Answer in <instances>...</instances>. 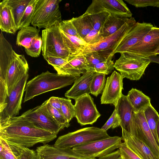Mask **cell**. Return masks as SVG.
<instances>
[{"instance_id":"45","label":"cell","mask_w":159,"mask_h":159,"mask_svg":"<svg viewBox=\"0 0 159 159\" xmlns=\"http://www.w3.org/2000/svg\"><path fill=\"white\" fill-rule=\"evenodd\" d=\"M119 126V119L115 109L109 119L101 128L107 131L110 128L114 129Z\"/></svg>"},{"instance_id":"3","label":"cell","mask_w":159,"mask_h":159,"mask_svg":"<svg viewBox=\"0 0 159 159\" xmlns=\"http://www.w3.org/2000/svg\"><path fill=\"white\" fill-rule=\"evenodd\" d=\"M110 137L107 131L101 128L88 127L59 136L54 146L57 147L72 148Z\"/></svg>"},{"instance_id":"19","label":"cell","mask_w":159,"mask_h":159,"mask_svg":"<svg viewBox=\"0 0 159 159\" xmlns=\"http://www.w3.org/2000/svg\"><path fill=\"white\" fill-rule=\"evenodd\" d=\"M114 106L122 130L127 131L130 134L132 129L134 112L126 96L122 94Z\"/></svg>"},{"instance_id":"49","label":"cell","mask_w":159,"mask_h":159,"mask_svg":"<svg viewBox=\"0 0 159 159\" xmlns=\"http://www.w3.org/2000/svg\"><path fill=\"white\" fill-rule=\"evenodd\" d=\"M98 159H122V158L119 149L109 154L98 158Z\"/></svg>"},{"instance_id":"4","label":"cell","mask_w":159,"mask_h":159,"mask_svg":"<svg viewBox=\"0 0 159 159\" xmlns=\"http://www.w3.org/2000/svg\"><path fill=\"white\" fill-rule=\"evenodd\" d=\"M120 54L114 63V67L123 78H126L132 80H139L151 63L148 57L127 52Z\"/></svg>"},{"instance_id":"42","label":"cell","mask_w":159,"mask_h":159,"mask_svg":"<svg viewBox=\"0 0 159 159\" xmlns=\"http://www.w3.org/2000/svg\"><path fill=\"white\" fill-rule=\"evenodd\" d=\"M59 26L61 30L63 32L70 35L75 36L80 38L76 28L70 20H62L59 23Z\"/></svg>"},{"instance_id":"35","label":"cell","mask_w":159,"mask_h":159,"mask_svg":"<svg viewBox=\"0 0 159 159\" xmlns=\"http://www.w3.org/2000/svg\"><path fill=\"white\" fill-rule=\"evenodd\" d=\"M37 0H31L26 8L20 22L19 29L30 25L32 21Z\"/></svg>"},{"instance_id":"12","label":"cell","mask_w":159,"mask_h":159,"mask_svg":"<svg viewBox=\"0 0 159 159\" xmlns=\"http://www.w3.org/2000/svg\"><path fill=\"white\" fill-rule=\"evenodd\" d=\"M104 11L112 16L132 17V13L122 0H93L85 13L92 14Z\"/></svg>"},{"instance_id":"9","label":"cell","mask_w":159,"mask_h":159,"mask_svg":"<svg viewBox=\"0 0 159 159\" xmlns=\"http://www.w3.org/2000/svg\"><path fill=\"white\" fill-rule=\"evenodd\" d=\"M48 102V100L40 105L27 111L22 115L37 127L57 134L61 129L49 114Z\"/></svg>"},{"instance_id":"25","label":"cell","mask_w":159,"mask_h":159,"mask_svg":"<svg viewBox=\"0 0 159 159\" xmlns=\"http://www.w3.org/2000/svg\"><path fill=\"white\" fill-rule=\"evenodd\" d=\"M129 19L110 15L99 32L103 38L108 37L120 30Z\"/></svg>"},{"instance_id":"52","label":"cell","mask_w":159,"mask_h":159,"mask_svg":"<svg viewBox=\"0 0 159 159\" xmlns=\"http://www.w3.org/2000/svg\"><path fill=\"white\" fill-rule=\"evenodd\" d=\"M159 55V49L155 53V55Z\"/></svg>"},{"instance_id":"37","label":"cell","mask_w":159,"mask_h":159,"mask_svg":"<svg viewBox=\"0 0 159 159\" xmlns=\"http://www.w3.org/2000/svg\"><path fill=\"white\" fill-rule=\"evenodd\" d=\"M60 98L61 104V111L70 122L75 117L74 105H73L70 99Z\"/></svg>"},{"instance_id":"24","label":"cell","mask_w":159,"mask_h":159,"mask_svg":"<svg viewBox=\"0 0 159 159\" xmlns=\"http://www.w3.org/2000/svg\"><path fill=\"white\" fill-rule=\"evenodd\" d=\"M126 96L134 112L143 111L147 107L151 105L150 98L142 91L136 89L132 88Z\"/></svg>"},{"instance_id":"7","label":"cell","mask_w":159,"mask_h":159,"mask_svg":"<svg viewBox=\"0 0 159 159\" xmlns=\"http://www.w3.org/2000/svg\"><path fill=\"white\" fill-rule=\"evenodd\" d=\"M136 22L134 17L129 18L128 21L115 33L103 38L97 43L87 46L82 54L101 51L104 54L113 58L119 44Z\"/></svg>"},{"instance_id":"28","label":"cell","mask_w":159,"mask_h":159,"mask_svg":"<svg viewBox=\"0 0 159 159\" xmlns=\"http://www.w3.org/2000/svg\"><path fill=\"white\" fill-rule=\"evenodd\" d=\"M31 0H6L12 8L17 30H19L20 22L23 14Z\"/></svg>"},{"instance_id":"13","label":"cell","mask_w":159,"mask_h":159,"mask_svg":"<svg viewBox=\"0 0 159 159\" xmlns=\"http://www.w3.org/2000/svg\"><path fill=\"white\" fill-rule=\"evenodd\" d=\"M75 101V117L80 125H92L100 116L93 99L89 94L84 95Z\"/></svg>"},{"instance_id":"51","label":"cell","mask_w":159,"mask_h":159,"mask_svg":"<svg viewBox=\"0 0 159 159\" xmlns=\"http://www.w3.org/2000/svg\"><path fill=\"white\" fill-rule=\"evenodd\" d=\"M157 133L158 139L159 142V121L158 122L157 126Z\"/></svg>"},{"instance_id":"21","label":"cell","mask_w":159,"mask_h":159,"mask_svg":"<svg viewBox=\"0 0 159 159\" xmlns=\"http://www.w3.org/2000/svg\"><path fill=\"white\" fill-rule=\"evenodd\" d=\"M89 70H90L87 66L84 56L81 54L70 56L67 62L57 71L59 74L79 77Z\"/></svg>"},{"instance_id":"8","label":"cell","mask_w":159,"mask_h":159,"mask_svg":"<svg viewBox=\"0 0 159 159\" xmlns=\"http://www.w3.org/2000/svg\"><path fill=\"white\" fill-rule=\"evenodd\" d=\"M122 137L110 136L106 139L78 146L72 149L85 157L92 158H99L119 148L122 143Z\"/></svg>"},{"instance_id":"29","label":"cell","mask_w":159,"mask_h":159,"mask_svg":"<svg viewBox=\"0 0 159 159\" xmlns=\"http://www.w3.org/2000/svg\"><path fill=\"white\" fill-rule=\"evenodd\" d=\"M143 111L148 125L159 147V142L157 133V128L159 121V115L152 105L147 107Z\"/></svg>"},{"instance_id":"50","label":"cell","mask_w":159,"mask_h":159,"mask_svg":"<svg viewBox=\"0 0 159 159\" xmlns=\"http://www.w3.org/2000/svg\"><path fill=\"white\" fill-rule=\"evenodd\" d=\"M151 61V62H154L159 64V56H153L149 57Z\"/></svg>"},{"instance_id":"38","label":"cell","mask_w":159,"mask_h":159,"mask_svg":"<svg viewBox=\"0 0 159 159\" xmlns=\"http://www.w3.org/2000/svg\"><path fill=\"white\" fill-rule=\"evenodd\" d=\"M42 46V38L39 36L33 40L30 47L25 48V51L29 56L32 57H38L40 55Z\"/></svg>"},{"instance_id":"17","label":"cell","mask_w":159,"mask_h":159,"mask_svg":"<svg viewBox=\"0 0 159 159\" xmlns=\"http://www.w3.org/2000/svg\"><path fill=\"white\" fill-rule=\"evenodd\" d=\"M37 159H97L80 155L72 148H59L44 144L37 148Z\"/></svg>"},{"instance_id":"15","label":"cell","mask_w":159,"mask_h":159,"mask_svg":"<svg viewBox=\"0 0 159 159\" xmlns=\"http://www.w3.org/2000/svg\"><path fill=\"white\" fill-rule=\"evenodd\" d=\"M29 69L28 64L24 55L18 54L14 51L7 75L6 84L8 96L17 83L28 73Z\"/></svg>"},{"instance_id":"10","label":"cell","mask_w":159,"mask_h":159,"mask_svg":"<svg viewBox=\"0 0 159 159\" xmlns=\"http://www.w3.org/2000/svg\"><path fill=\"white\" fill-rule=\"evenodd\" d=\"M28 77V73L24 75L8 96L5 107L0 112V124L19 114L21 108L23 96Z\"/></svg>"},{"instance_id":"46","label":"cell","mask_w":159,"mask_h":159,"mask_svg":"<svg viewBox=\"0 0 159 159\" xmlns=\"http://www.w3.org/2000/svg\"><path fill=\"white\" fill-rule=\"evenodd\" d=\"M43 57L48 64L52 66L56 71L62 67L67 61V59H64L58 57L47 56Z\"/></svg>"},{"instance_id":"5","label":"cell","mask_w":159,"mask_h":159,"mask_svg":"<svg viewBox=\"0 0 159 159\" xmlns=\"http://www.w3.org/2000/svg\"><path fill=\"white\" fill-rule=\"evenodd\" d=\"M61 0H37L31 24L45 29L62 21L59 7Z\"/></svg>"},{"instance_id":"1","label":"cell","mask_w":159,"mask_h":159,"mask_svg":"<svg viewBox=\"0 0 159 159\" xmlns=\"http://www.w3.org/2000/svg\"><path fill=\"white\" fill-rule=\"evenodd\" d=\"M57 137L55 133L37 127L22 115L0 124V138L8 143L31 147L39 143L46 144Z\"/></svg>"},{"instance_id":"36","label":"cell","mask_w":159,"mask_h":159,"mask_svg":"<svg viewBox=\"0 0 159 159\" xmlns=\"http://www.w3.org/2000/svg\"><path fill=\"white\" fill-rule=\"evenodd\" d=\"M47 107L49 114L60 126L61 129L65 128H68L70 126V122L61 112L52 107L48 102L47 104Z\"/></svg>"},{"instance_id":"33","label":"cell","mask_w":159,"mask_h":159,"mask_svg":"<svg viewBox=\"0 0 159 159\" xmlns=\"http://www.w3.org/2000/svg\"><path fill=\"white\" fill-rule=\"evenodd\" d=\"M106 75L95 73L91 82L90 93L96 97L102 92L106 84Z\"/></svg>"},{"instance_id":"48","label":"cell","mask_w":159,"mask_h":159,"mask_svg":"<svg viewBox=\"0 0 159 159\" xmlns=\"http://www.w3.org/2000/svg\"><path fill=\"white\" fill-rule=\"evenodd\" d=\"M48 100V103L52 107L61 111V104L60 98L52 97Z\"/></svg>"},{"instance_id":"34","label":"cell","mask_w":159,"mask_h":159,"mask_svg":"<svg viewBox=\"0 0 159 159\" xmlns=\"http://www.w3.org/2000/svg\"><path fill=\"white\" fill-rule=\"evenodd\" d=\"M87 66L90 70L94 71V66L97 64L109 59H112L101 51L88 52L84 54Z\"/></svg>"},{"instance_id":"44","label":"cell","mask_w":159,"mask_h":159,"mask_svg":"<svg viewBox=\"0 0 159 159\" xmlns=\"http://www.w3.org/2000/svg\"><path fill=\"white\" fill-rule=\"evenodd\" d=\"M103 39L99 31L93 29L83 40L89 45L97 43Z\"/></svg>"},{"instance_id":"43","label":"cell","mask_w":159,"mask_h":159,"mask_svg":"<svg viewBox=\"0 0 159 159\" xmlns=\"http://www.w3.org/2000/svg\"><path fill=\"white\" fill-rule=\"evenodd\" d=\"M122 159H142L134 153L124 142L119 148Z\"/></svg>"},{"instance_id":"47","label":"cell","mask_w":159,"mask_h":159,"mask_svg":"<svg viewBox=\"0 0 159 159\" xmlns=\"http://www.w3.org/2000/svg\"><path fill=\"white\" fill-rule=\"evenodd\" d=\"M8 96L6 83L0 80V112L5 107Z\"/></svg>"},{"instance_id":"40","label":"cell","mask_w":159,"mask_h":159,"mask_svg":"<svg viewBox=\"0 0 159 159\" xmlns=\"http://www.w3.org/2000/svg\"><path fill=\"white\" fill-rule=\"evenodd\" d=\"M0 159H17L8 143L0 138Z\"/></svg>"},{"instance_id":"39","label":"cell","mask_w":159,"mask_h":159,"mask_svg":"<svg viewBox=\"0 0 159 159\" xmlns=\"http://www.w3.org/2000/svg\"><path fill=\"white\" fill-rule=\"evenodd\" d=\"M112 59H109L96 65L94 67V71L106 75L110 74L114 68V63Z\"/></svg>"},{"instance_id":"41","label":"cell","mask_w":159,"mask_h":159,"mask_svg":"<svg viewBox=\"0 0 159 159\" xmlns=\"http://www.w3.org/2000/svg\"><path fill=\"white\" fill-rule=\"evenodd\" d=\"M125 1L137 8L148 6L159 8V0H125Z\"/></svg>"},{"instance_id":"23","label":"cell","mask_w":159,"mask_h":159,"mask_svg":"<svg viewBox=\"0 0 159 159\" xmlns=\"http://www.w3.org/2000/svg\"><path fill=\"white\" fill-rule=\"evenodd\" d=\"M0 28L1 32L11 34L15 33L17 30L12 8L6 0L0 2Z\"/></svg>"},{"instance_id":"18","label":"cell","mask_w":159,"mask_h":159,"mask_svg":"<svg viewBox=\"0 0 159 159\" xmlns=\"http://www.w3.org/2000/svg\"><path fill=\"white\" fill-rule=\"evenodd\" d=\"M150 23L137 22L120 42L114 52H125L140 41L153 27Z\"/></svg>"},{"instance_id":"22","label":"cell","mask_w":159,"mask_h":159,"mask_svg":"<svg viewBox=\"0 0 159 159\" xmlns=\"http://www.w3.org/2000/svg\"><path fill=\"white\" fill-rule=\"evenodd\" d=\"M122 139L127 145L142 159H159L143 142L122 130Z\"/></svg>"},{"instance_id":"16","label":"cell","mask_w":159,"mask_h":159,"mask_svg":"<svg viewBox=\"0 0 159 159\" xmlns=\"http://www.w3.org/2000/svg\"><path fill=\"white\" fill-rule=\"evenodd\" d=\"M123 79L116 70L107 77L101 98V104L116 105L122 94Z\"/></svg>"},{"instance_id":"32","label":"cell","mask_w":159,"mask_h":159,"mask_svg":"<svg viewBox=\"0 0 159 159\" xmlns=\"http://www.w3.org/2000/svg\"><path fill=\"white\" fill-rule=\"evenodd\" d=\"M87 18L91 24L93 29L100 31V30L110 14L106 11L87 14L84 13Z\"/></svg>"},{"instance_id":"31","label":"cell","mask_w":159,"mask_h":159,"mask_svg":"<svg viewBox=\"0 0 159 159\" xmlns=\"http://www.w3.org/2000/svg\"><path fill=\"white\" fill-rule=\"evenodd\" d=\"M8 143L17 159H37L36 151L21 145L10 143Z\"/></svg>"},{"instance_id":"26","label":"cell","mask_w":159,"mask_h":159,"mask_svg":"<svg viewBox=\"0 0 159 159\" xmlns=\"http://www.w3.org/2000/svg\"><path fill=\"white\" fill-rule=\"evenodd\" d=\"M39 30L34 26L29 25L21 29L17 35L16 45L25 48H29L33 40L39 36Z\"/></svg>"},{"instance_id":"14","label":"cell","mask_w":159,"mask_h":159,"mask_svg":"<svg viewBox=\"0 0 159 159\" xmlns=\"http://www.w3.org/2000/svg\"><path fill=\"white\" fill-rule=\"evenodd\" d=\"M159 49V27L153 26L140 41L125 52L149 57L155 56Z\"/></svg>"},{"instance_id":"20","label":"cell","mask_w":159,"mask_h":159,"mask_svg":"<svg viewBox=\"0 0 159 159\" xmlns=\"http://www.w3.org/2000/svg\"><path fill=\"white\" fill-rule=\"evenodd\" d=\"M95 73L92 70H87L82 76L77 77L72 87L65 93V96L75 100L84 95L89 94L91 82Z\"/></svg>"},{"instance_id":"2","label":"cell","mask_w":159,"mask_h":159,"mask_svg":"<svg viewBox=\"0 0 159 159\" xmlns=\"http://www.w3.org/2000/svg\"><path fill=\"white\" fill-rule=\"evenodd\" d=\"M77 77L52 73L48 70L43 72L26 83L24 102L41 94L70 85L74 82Z\"/></svg>"},{"instance_id":"30","label":"cell","mask_w":159,"mask_h":159,"mask_svg":"<svg viewBox=\"0 0 159 159\" xmlns=\"http://www.w3.org/2000/svg\"><path fill=\"white\" fill-rule=\"evenodd\" d=\"M80 38L82 39L93 29V27L85 15L83 14L70 19Z\"/></svg>"},{"instance_id":"11","label":"cell","mask_w":159,"mask_h":159,"mask_svg":"<svg viewBox=\"0 0 159 159\" xmlns=\"http://www.w3.org/2000/svg\"><path fill=\"white\" fill-rule=\"evenodd\" d=\"M130 135L143 142L159 157V147L148 125L143 111L134 112Z\"/></svg>"},{"instance_id":"6","label":"cell","mask_w":159,"mask_h":159,"mask_svg":"<svg viewBox=\"0 0 159 159\" xmlns=\"http://www.w3.org/2000/svg\"><path fill=\"white\" fill-rule=\"evenodd\" d=\"M42 55L67 59L70 56L63 40L59 23L54 25L42 31Z\"/></svg>"},{"instance_id":"27","label":"cell","mask_w":159,"mask_h":159,"mask_svg":"<svg viewBox=\"0 0 159 159\" xmlns=\"http://www.w3.org/2000/svg\"><path fill=\"white\" fill-rule=\"evenodd\" d=\"M61 31L64 41L69 49L70 56L82 54L88 45V44L80 38Z\"/></svg>"}]
</instances>
